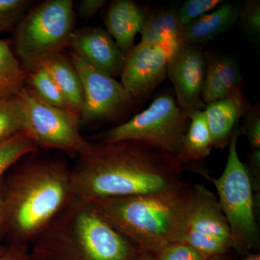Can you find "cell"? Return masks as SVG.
<instances>
[{
    "mask_svg": "<svg viewBox=\"0 0 260 260\" xmlns=\"http://www.w3.org/2000/svg\"><path fill=\"white\" fill-rule=\"evenodd\" d=\"M70 169L72 191L83 200L161 192L183 181L185 168L176 157L135 140L89 143Z\"/></svg>",
    "mask_w": 260,
    "mask_h": 260,
    "instance_id": "obj_1",
    "label": "cell"
},
{
    "mask_svg": "<svg viewBox=\"0 0 260 260\" xmlns=\"http://www.w3.org/2000/svg\"><path fill=\"white\" fill-rule=\"evenodd\" d=\"M3 220L19 244L36 239L73 199L70 169L58 160L25 162L2 184ZM1 226V228H2Z\"/></svg>",
    "mask_w": 260,
    "mask_h": 260,
    "instance_id": "obj_2",
    "label": "cell"
},
{
    "mask_svg": "<svg viewBox=\"0 0 260 260\" xmlns=\"http://www.w3.org/2000/svg\"><path fill=\"white\" fill-rule=\"evenodd\" d=\"M192 194L193 185L183 180L161 192L85 200L140 251L153 254L180 241Z\"/></svg>",
    "mask_w": 260,
    "mask_h": 260,
    "instance_id": "obj_3",
    "label": "cell"
},
{
    "mask_svg": "<svg viewBox=\"0 0 260 260\" xmlns=\"http://www.w3.org/2000/svg\"><path fill=\"white\" fill-rule=\"evenodd\" d=\"M35 240L43 253L78 260H138L143 254L89 202L75 197Z\"/></svg>",
    "mask_w": 260,
    "mask_h": 260,
    "instance_id": "obj_4",
    "label": "cell"
},
{
    "mask_svg": "<svg viewBox=\"0 0 260 260\" xmlns=\"http://www.w3.org/2000/svg\"><path fill=\"white\" fill-rule=\"evenodd\" d=\"M239 124L231 136L226 165L217 179L203 174L216 189L218 202L230 228L234 248L249 251L259 245V233L254 211V197L249 169L237 151Z\"/></svg>",
    "mask_w": 260,
    "mask_h": 260,
    "instance_id": "obj_5",
    "label": "cell"
},
{
    "mask_svg": "<svg viewBox=\"0 0 260 260\" xmlns=\"http://www.w3.org/2000/svg\"><path fill=\"white\" fill-rule=\"evenodd\" d=\"M75 30L72 0H47L36 7L15 34V49L23 69L29 73L70 47Z\"/></svg>",
    "mask_w": 260,
    "mask_h": 260,
    "instance_id": "obj_6",
    "label": "cell"
},
{
    "mask_svg": "<svg viewBox=\"0 0 260 260\" xmlns=\"http://www.w3.org/2000/svg\"><path fill=\"white\" fill-rule=\"evenodd\" d=\"M190 119L174 97L162 94L146 109L125 123L97 136L99 143L135 141L148 143L178 159Z\"/></svg>",
    "mask_w": 260,
    "mask_h": 260,
    "instance_id": "obj_7",
    "label": "cell"
},
{
    "mask_svg": "<svg viewBox=\"0 0 260 260\" xmlns=\"http://www.w3.org/2000/svg\"><path fill=\"white\" fill-rule=\"evenodd\" d=\"M25 119V133L38 148L61 150L78 155L90 142L79 131L80 118L68 109L52 107L25 87L18 93Z\"/></svg>",
    "mask_w": 260,
    "mask_h": 260,
    "instance_id": "obj_8",
    "label": "cell"
},
{
    "mask_svg": "<svg viewBox=\"0 0 260 260\" xmlns=\"http://www.w3.org/2000/svg\"><path fill=\"white\" fill-rule=\"evenodd\" d=\"M179 242L210 259L234 248L230 228L218 198L201 184L193 185L190 208Z\"/></svg>",
    "mask_w": 260,
    "mask_h": 260,
    "instance_id": "obj_9",
    "label": "cell"
},
{
    "mask_svg": "<svg viewBox=\"0 0 260 260\" xmlns=\"http://www.w3.org/2000/svg\"><path fill=\"white\" fill-rule=\"evenodd\" d=\"M70 61L83 85L80 120L91 122L114 119L136 102L121 83L87 64L74 52L71 53Z\"/></svg>",
    "mask_w": 260,
    "mask_h": 260,
    "instance_id": "obj_10",
    "label": "cell"
},
{
    "mask_svg": "<svg viewBox=\"0 0 260 260\" xmlns=\"http://www.w3.org/2000/svg\"><path fill=\"white\" fill-rule=\"evenodd\" d=\"M181 42L159 45L140 42L126 54L121 83L135 101L150 96L166 79L169 57Z\"/></svg>",
    "mask_w": 260,
    "mask_h": 260,
    "instance_id": "obj_11",
    "label": "cell"
},
{
    "mask_svg": "<svg viewBox=\"0 0 260 260\" xmlns=\"http://www.w3.org/2000/svg\"><path fill=\"white\" fill-rule=\"evenodd\" d=\"M207 59L201 46L181 42L171 54L167 75L177 94L179 108L189 116L195 111H203V86Z\"/></svg>",
    "mask_w": 260,
    "mask_h": 260,
    "instance_id": "obj_12",
    "label": "cell"
},
{
    "mask_svg": "<svg viewBox=\"0 0 260 260\" xmlns=\"http://www.w3.org/2000/svg\"><path fill=\"white\" fill-rule=\"evenodd\" d=\"M70 47L82 60L114 78L120 75L126 56L110 34L99 27L75 30Z\"/></svg>",
    "mask_w": 260,
    "mask_h": 260,
    "instance_id": "obj_13",
    "label": "cell"
},
{
    "mask_svg": "<svg viewBox=\"0 0 260 260\" xmlns=\"http://www.w3.org/2000/svg\"><path fill=\"white\" fill-rule=\"evenodd\" d=\"M249 106L242 89L229 96L207 104L204 112L213 148L224 149L229 145L234 128L239 124V119Z\"/></svg>",
    "mask_w": 260,
    "mask_h": 260,
    "instance_id": "obj_14",
    "label": "cell"
},
{
    "mask_svg": "<svg viewBox=\"0 0 260 260\" xmlns=\"http://www.w3.org/2000/svg\"><path fill=\"white\" fill-rule=\"evenodd\" d=\"M146 13L135 2L116 0L108 8L105 16L107 32L126 55L135 47L137 34L144 25Z\"/></svg>",
    "mask_w": 260,
    "mask_h": 260,
    "instance_id": "obj_15",
    "label": "cell"
},
{
    "mask_svg": "<svg viewBox=\"0 0 260 260\" xmlns=\"http://www.w3.org/2000/svg\"><path fill=\"white\" fill-rule=\"evenodd\" d=\"M206 59L203 91V101L205 105L241 90L242 75L235 59L218 53L206 55Z\"/></svg>",
    "mask_w": 260,
    "mask_h": 260,
    "instance_id": "obj_16",
    "label": "cell"
},
{
    "mask_svg": "<svg viewBox=\"0 0 260 260\" xmlns=\"http://www.w3.org/2000/svg\"><path fill=\"white\" fill-rule=\"evenodd\" d=\"M240 13V8L235 3L223 2L213 11L183 27L181 40L185 44L202 47L232 28L239 20Z\"/></svg>",
    "mask_w": 260,
    "mask_h": 260,
    "instance_id": "obj_17",
    "label": "cell"
},
{
    "mask_svg": "<svg viewBox=\"0 0 260 260\" xmlns=\"http://www.w3.org/2000/svg\"><path fill=\"white\" fill-rule=\"evenodd\" d=\"M189 117L190 123L178 160L185 169L186 166H191L193 170L200 174L199 166L211 153L213 142L204 111H195Z\"/></svg>",
    "mask_w": 260,
    "mask_h": 260,
    "instance_id": "obj_18",
    "label": "cell"
},
{
    "mask_svg": "<svg viewBox=\"0 0 260 260\" xmlns=\"http://www.w3.org/2000/svg\"><path fill=\"white\" fill-rule=\"evenodd\" d=\"M39 66L49 73L64 95L70 110L80 118L83 103V85L71 61L59 53L47 58Z\"/></svg>",
    "mask_w": 260,
    "mask_h": 260,
    "instance_id": "obj_19",
    "label": "cell"
},
{
    "mask_svg": "<svg viewBox=\"0 0 260 260\" xmlns=\"http://www.w3.org/2000/svg\"><path fill=\"white\" fill-rule=\"evenodd\" d=\"M181 27L175 8L156 10L145 16L140 42L148 45H159L181 40Z\"/></svg>",
    "mask_w": 260,
    "mask_h": 260,
    "instance_id": "obj_20",
    "label": "cell"
},
{
    "mask_svg": "<svg viewBox=\"0 0 260 260\" xmlns=\"http://www.w3.org/2000/svg\"><path fill=\"white\" fill-rule=\"evenodd\" d=\"M26 76L8 43L0 39V98L18 95Z\"/></svg>",
    "mask_w": 260,
    "mask_h": 260,
    "instance_id": "obj_21",
    "label": "cell"
},
{
    "mask_svg": "<svg viewBox=\"0 0 260 260\" xmlns=\"http://www.w3.org/2000/svg\"><path fill=\"white\" fill-rule=\"evenodd\" d=\"M26 82L31 87L30 90L34 93L46 104L70 110L68 102L60 89L42 66H38L29 72L27 74Z\"/></svg>",
    "mask_w": 260,
    "mask_h": 260,
    "instance_id": "obj_22",
    "label": "cell"
},
{
    "mask_svg": "<svg viewBox=\"0 0 260 260\" xmlns=\"http://www.w3.org/2000/svg\"><path fill=\"white\" fill-rule=\"evenodd\" d=\"M25 132V119L18 95L0 98V143Z\"/></svg>",
    "mask_w": 260,
    "mask_h": 260,
    "instance_id": "obj_23",
    "label": "cell"
},
{
    "mask_svg": "<svg viewBox=\"0 0 260 260\" xmlns=\"http://www.w3.org/2000/svg\"><path fill=\"white\" fill-rule=\"evenodd\" d=\"M37 150V145L25 132L0 143V179L19 160Z\"/></svg>",
    "mask_w": 260,
    "mask_h": 260,
    "instance_id": "obj_24",
    "label": "cell"
},
{
    "mask_svg": "<svg viewBox=\"0 0 260 260\" xmlns=\"http://www.w3.org/2000/svg\"><path fill=\"white\" fill-rule=\"evenodd\" d=\"M222 3L223 1L220 0H187L178 9V18L181 28L193 20L210 13Z\"/></svg>",
    "mask_w": 260,
    "mask_h": 260,
    "instance_id": "obj_25",
    "label": "cell"
},
{
    "mask_svg": "<svg viewBox=\"0 0 260 260\" xmlns=\"http://www.w3.org/2000/svg\"><path fill=\"white\" fill-rule=\"evenodd\" d=\"M30 4L28 0H0V32L14 26Z\"/></svg>",
    "mask_w": 260,
    "mask_h": 260,
    "instance_id": "obj_26",
    "label": "cell"
},
{
    "mask_svg": "<svg viewBox=\"0 0 260 260\" xmlns=\"http://www.w3.org/2000/svg\"><path fill=\"white\" fill-rule=\"evenodd\" d=\"M155 260H210L185 243L167 244L153 254Z\"/></svg>",
    "mask_w": 260,
    "mask_h": 260,
    "instance_id": "obj_27",
    "label": "cell"
},
{
    "mask_svg": "<svg viewBox=\"0 0 260 260\" xmlns=\"http://www.w3.org/2000/svg\"><path fill=\"white\" fill-rule=\"evenodd\" d=\"M241 28L255 42L260 39V2L248 0L239 15Z\"/></svg>",
    "mask_w": 260,
    "mask_h": 260,
    "instance_id": "obj_28",
    "label": "cell"
},
{
    "mask_svg": "<svg viewBox=\"0 0 260 260\" xmlns=\"http://www.w3.org/2000/svg\"><path fill=\"white\" fill-rule=\"evenodd\" d=\"M244 123L239 128L247 138L251 150L260 149V111L259 104L249 106L246 111Z\"/></svg>",
    "mask_w": 260,
    "mask_h": 260,
    "instance_id": "obj_29",
    "label": "cell"
},
{
    "mask_svg": "<svg viewBox=\"0 0 260 260\" xmlns=\"http://www.w3.org/2000/svg\"><path fill=\"white\" fill-rule=\"evenodd\" d=\"M249 166L251 172H249L251 182L254 190L259 191L260 179V149L251 150L249 155Z\"/></svg>",
    "mask_w": 260,
    "mask_h": 260,
    "instance_id": "obj_30",
    "label": "cell"
},
{
    "mask_svg": "<svg viewBox=\"0 0 260 260\" xmlns=\"http://www.w3.org/2000/svg\"><path fill=\"white\" fill-rule=\"evenodd\" d=\"M106 3L105 0H82L78 5V12L82 18L90 19L96 14Z\"/></svg>",
    "mask_w": 260,
    "mask_h": 260,
    "instance_id": "obj_31",
    "label": "cell"
},
{
    "mask_svg": "<svg viewBox=\"0 0 260 260\" xmlns=\"http://www.w3.org/2000/svg\"><path fill=\"white\" fill-rule=\"evenodd\" d=\"M0 260H32L27 254L24 244H17L11 250L0 256Z\"/></svg>",
    "mask_w": 260,
    "mask_h": 260,
    "instance_id": "obj_32",
    "label": "cell"
},
{
    "mask_svg": "<svg viewBox=\"0 0 260 260\" xmlns=\"http://www.w3.org/2000/svg\"><path fill=\"white\" fill-rule=\"evenodd\" d=\"M3 220V196H2V183L0 181V229L2 226Z\"/></svg>",
    "mask_w": 260,
    "mask_h": 260,
    "instance_id": "obj_33",
    "label": "cell"
},
{
    "mask_svg": "<svg viewBox=\"0 0 260 260\" xmlns=\"http://www.w3.org/2000/svg\"><path fill=\"white\" fill-rule=\"evenodd\" d=\"M138 260H155L153 254H149V253H143L139 256Z\"/></svg>",
    "mask_w": 260,
    "mask_h": 260,
    "instance_id": "obj_34",
    "label": "cell"
},
{
    "mask_svg": "<svg viewBox=\"0 0 260 260\" xmlns=\"http://www.w3.org/2000/svg\"><path fill=\"white\" fill-rule=\"evenodd\" d=\"M241 260H260L259 254H249Z\"/></svg>",
    "mask_w": 260,
    "mask_h": 260,
    "instance_id": "obj_35",
    "label": "cell"
}]
</instances>
